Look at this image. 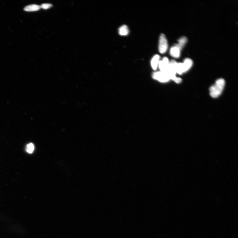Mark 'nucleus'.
I'll return each instance as SVG.
<instances>
[{
	"mask_svg": "<svg viewBox=\"0 0 238 238\" xmlns=\"http://www.w3.org/2000/svg\"><path fill=\"white\" fill-rule=\"evenodd\" d=\"M159 42V51L160 53L164 54L168 48V44L166 36L164 34L160 35Z\"/></svg>",
	"mask_w": 238,
	"mask_h": 238,
	"instance_id": "3",
	"label": "nucleus"
},
{
	"mask_svg": "<svg viewBox=\"0 0 238 238\" xmlns=\"http://www.w3.org/2000/svg\"><path fill=\"white\" fill-rule=\"evenodd\" d=\"M169 63V61L167 57H164L162 60L160 61L158 66L160 71L166 72L168 70Z\"/></svg>",
	"mask_w": 238,
	"mask_h": 238,
	"instance_id": "5",
	"label": "nucleus"
},
{
	"mask_svg": "<svg viewBox=\"0 0 238 238\" xmlns=\"http://www.w3.org/2000/svg\"><path fill=\"white\" fill-rule=\"evenodd\" d=\"M160 56L158 55H155L151 60V64L152 68L154 70L157 69L160 62Z\"/></svg>",
	"mask_w": 238,
	"mask_h": 238,
	"instance_id": "8",
	"label": "nucleus"
},
{
	"mask_svg": "<svg viewBox=\"0 0 238 238\" xmlns=\"http://www.w3.org/2000/svg\"><path fill=\"white\" fill-rule=\"evenodd\" d=\"M53 5L50 4L45 3L43 4L40 6V8L44 9V10H47L50 8L52 7Z\"/></svg>",
	"mask_w": 238,
	"mask_h": 238,
	"instance_id": "13",
	"label": "nucleus"
},
{
	"mask_svg": "<svg viewBox=\"0 0 238 238\" xmlns=\"http://www.w3.org/2000/svg\"><path fill=\"white\" fill-rule=\"evenodd\" d=\"M225 84V81L223 79H218L215 84L210 88V96L213 98L219 96L223 91Z\"/></svg>",
	"mask_w": 238,
	"mask_h": 238,
	"instance_id": "1",
	"label": "nucleus"
},
{
	"mask_svg": "<svg viewBox=\"0 0 238 238\" xmlns=\"http://www.w3.org/2000/svg\"><path fill=\"white\" fill-rule=\"evenodd\" d=\"M177 63L175 60H172L170 62L169 67L166 73L168 75L170 79H172L175 83H179L182 81V79L176 76V66Z\"/></svg>",
	"mask_w": 238,
	"mask_h": 238,
	"instance_id": "2",
	"label": "nucleus"
},
{
	"mask_svg": "<svg viewBox=\"0 0 238 238\" xmlns=\"http://www.w3.org/2000/svg\"><path fill=\"white\" fill-rule=\"evenodd\" d=\"M35 147L33 144L32 143H30L27 145L26 148V151L27 153H33Z\"/></svg>",
	"mask_w": 238,
	"mask_h": 238,
	"instance_id": "12",
	"label": "nucleus"
},
{
	"mask_svg": "<svg viewBox=\"0 0 238 238\" xmlns=\"http://www.w3.org/2000/svg\"><path fill=\"white\" fill-rule=\"evenodd\" d=\"M193 65V61L190 58L185 59L183 62L182 63V65L184 72L189 70Z\"/></svg>",
	"mask_w": 238,
	"mask_h": 238,
	"instance_id": "6",
	"label": "nucleus"
},
{
	"mask_svg": "<svg viewBox=\"0 0 238 238\" xmlns=\"http://www.w3.org/2000/svg\"><path fill=\"white\" fill-rule=\"evenodd\" d=\"M187 42V38L185 37H183L178 40V43L175 45V46L177 47L181 50Z\"/></svg>",
	"mask_w": 238,
	"mask_h": 238,
	"instance_id": "10",
	"label": "nucleus"
},
{
	"mask_svg": "<svg viewBox=\"0 0 238 238\" xmlns=\"http://www.w3.org/2000/svg\"><path fill=\"white\" fill-rule=\"evenodd\" d=\"M40 8V7L39 5L36 4H32L25 7L24 8V10L27 12H32L39 10Z\"/></svg>",
	"mask_w": 238,
	"mask_h": 238,
	"instance_id": "9",
	"label": "nucleus"
},
{
	"mask_svg": "<svg viewBox=\"0 0 238 238\" xmlns=\"http://www.w3.org/2000/svg\"><path fill=\"white\" fill-rule=\"evenodd\" d=\"M154 78L162 82H166L170 79L169 77L166 73L162 71L155 72L153 74Z\"/></svg>",
	"mask_w": 238,
	"mask_h": 238,
	"instance_id": "4",
	"label": "nucleus"
},
{
	"mask_svg": "<svg viewBox=\"0 0 238 238\" xmlns=\"http://www.w3.org/2000/svg\"><path fill=\"white\" fill-rule=\"evenodd\" d=\"M180 50L175 45L171 48L170 50V54L172 57L178 58L180 57Z\"/></svg>",
	"mask_w": 238,
	"mask_h": 238,
	"instance_id": "7",
	"label": "nucleus"
},
{
	"mask_svg": "<svg viewBox=\"0 0 238 238\" xmlns=\"http://www.w3.org/2000/svg\"><path fill=\"white\" fill-rule=\"evenodd\" d=\"M119 33L121 36H125L128 35L129 30L128 26L125 25L121 26L119 29Z\"/></svg>",
	"mask_w": 238,
	"mask_h": 238,
	"instance_id": "11",
	"label": "nucleus"
}]
</instances>
